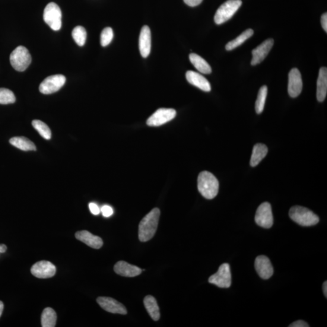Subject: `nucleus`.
I'll return each mask as SVG.
<instances>
[{
  "label": "nucleus",
  "instance_id": "obj_22",
  "mask_svg": "<svg viewBox=\"0 0 327 327\" xmlns=\"http://www.w3.org/2000/svg\"><path fill=\"white\" fill-rule=\"evenodd\" d=\"M144 307L147 310L152 319L157 321L160 318V309L158 306L157 301L151 295L145 296L144 300Z\"/></svg>",
  "mask_w": 327,
  "mask_h": 327
},
{
  "label": "nucleus",
  "instance_id": "obj_8",
  "mask_svg": "<svg viewBox=\"0 0 327 327\" xmlns=\"http://www.w3.org/2000/svg\"><path fill=\"white\" fill-rule=\"evenodd\" d=\"M66 81V77L63 75L49 76L41 82L39 90L41 93L45 95L55 93L65 85Z\"/></svg>",
  "mask_w": 327,
  "mask_h": 327
},
{
  "label": "nucleus",
  "instance_id": "obj_34",
  "mask_svg": "<svg viewBox=\"0 0 327 327\" xmlns=\"http://www.w3.org/2000/svg\"><path fill=\"white\" fill-rule=\"evenodd\" d=\"M289 327H309V325L308 324V323L303 320H297V321H295L292 323L290 325L288 326Z\"/></svg>",
  "mask_w": 327,
  "mask_h": 327
},
{
  "label": "nucleus",
  "instance_id": "obj_13",
  "mask_svg": "<svg viewBox=\"0 0 327 327\" xmlns=\"http://www.w3.org/2000/svg\"><path fill=\"white\" fill-rule=\"evenodd\" d=\"M97 301L100 306L106 312L121 314L128 313L125 306L112 298L99 297L97 298Z\"/></svg>",
  "mask_w": 327,
  "mask_h": 327
},
{
  "label": "nucleus",
  "instance_id": "obj_29",
  "mask_svg": "<svg viewBox=\"0 0 327 327\" xmlns=\"http://www.w3.org/2000/svg\"><path fill=\"white\" fill-rule=\"evenodd\" d=\"M72 36L78 46L84 45L86 41L87 33L83 27L80 26L75 27L72 31Z\"/></svg>",
  "mask_w": 327,
  "mask_h": 327
},
{
  "label": "nucleus",
  "instance_id": "obj_20",
  "mask_svg": "<svg viewBox=\"0 0 327 327\" xmlns=\"http://www.w3.org/2000/svg\"><path fill=\"white\" fill-rule=\"evenodd\" d=\"M327 94V69L321 68L319 70L317 81V99L319 102L324 101Z\"/></svg>",
  "mask_w": 327,
  "mask_h": 327
},
{
  "label": "nucleus",
  "instance_id": "obj_32",
  "mask_svg": "<svg viewBox=\"0 0 327 327\" xmlns=\"http://www.w3.org/2000/svg\"><path fill=\"white\" fill-rule=\"evenodd\" d=\"M101 212L102 213L104 217L108 218L111 217L113 214V211L112 207L109 205H104L101 209Z\"/></svg>",
  "mask_w": 327,
  "mask_h": 327
},
{
  "label": "nucleus",
  "instance_id": "obj_7",
  "mask_svg": "<svg viewBox=\"0 0 327 327\" xmlns=\"http://www.w3.org/2000/svg\"><path fill=\"white\" fill-rule=\"evenodd\" d=\"M209 282L220 288H229L231 284L230 265L227 263L222 264L218 272L209 278Z\"/></svg>",
  "mask_w": 327,
  "mask_h": 327
},
{
  "label": "nucleus",
  "instance_id": "obj_39",
  "mask_svg": "<svg viewBox=\"0 0 327 327\" xmlns=\"http://www.w3.org/2000/svg\"><path fill=\"white\" fill-rule=\"evenodd\" d=\"M3 309H4V304H3L2 301H0V317L2 316Z\"/></svg>",
  "mask_w": 327,
  "mask_h": 327
},
{
  "label": "nucleus",
  "instance_id": "obj_30",
  "mask_svg": "<svg viewBox=\"0 0 327 327\" xmlns=\"http://www.w3.org/2000/svg\"><path fill=\"white\" fill-rule=\"evenodd\" d=\"M15 95L11 91L5 88H0V104H9L15 102Z\"/></svg>",
  "mask_w": 327,
  "mask_h": 327
},
{
  "label": "nucleus",
  "instance_id": "obj_3",
  "mask_svg": "<svg viewBox=\"0 0 327 327\" xmlns=\"http://www.w3.org/2000/svg\"><path fill=\"white\" fill-rule=\"evenodd\" d=\"M290 218L295 223L303 227H310L319 223V218L310 210L302 206H294L289 212Z\"/></svg>",
  "mask_w": 327,
  "mask_h": 327
},
{
  "label": "nucleus",
  "instance_id": "obj_28",
  "mask_svg": "<svg viewBox=\"0 0 327 327\" xmlns=\"http://www.w3.org/2000/svg\"><path fill=\"white\" fill-rule=\"evenodd\" d=\"M267 92L268 88L266 85H263L260 88L255 104L256 112L258 114H261L264 109Z\"/></svg>",
  "mask_w": 327,
  "mask_h": 327
},
{
  "label": "nucleus",
  "instance_id": "obj_4",
  "mask_svg": "<svg viewBox=\"0 0 327 327\" xmlns=\"http://www.w3.org/2000/svg\"><path fill=\"white\" fill-rule=\"evenodd\" d=\"M242 5L241 0H228L223 3L216 12L214 20L216 24H222L229 20Z\"/></svg>",
  "mask_w": 327,
  "mask_h": 327
},
{
  "label": "nucleus",
  "instance_id": "obj_21",
  "mask_svg": "<svg viewBox=\"0 0 327 327\" xmlns=\"http://www.w3.org/2000/svg\"><path fill=\"white\" fill-rule=\"evenodd\" d=\"M268 153V148L265 144H256L254 145L252 157L250 160V166L256 167L264 158Z\"/></svg>",
  "mask_w": 327,
  "mask_h": 327
},
{
  "label": "nucleus",
  "instance_id": "obj_5",
  "mask_svg": "<svg viewBox=\"0 0 327 327\" xmlns=\"http://www.w3.org/2000/svg\"><path fill=\"white\" fill-rule=\"evenodd\" d=\"M32 57L29 52L23 46L17 47L10 55V62L14 69L18 72H23L31 65Z\"/></svg>",
  "mask_w": 327,
  "mask_h": 327
},
{
  "label": "nucleus",
  "instance_id": "obj_12",
  "mask_svg": "<svg viewBox=\"0 0 327 327\" xmlns=\"http://www.w3.org/2000/svg\"><path fill=\"white\" fill-rule=\"evenodd\" d=\"M303 90V80L301 74L296 68L291 69L288 75V94L292 98H296Z\"/></svg>",
  "mask_w": 327,
  "mask_h": 327
},
{
  "label": "nucleus",
  "instance_id": "obj_2",
  "mask_svg": "<svg viewBox=\"0 0 327 327\" xmlns=\"http://www.w3.org/2000/svg\"><path fill=\"white\" fill-rule=\"evenodd\" d=\"M198 189L199 193L205 198L214 199L217 196L219 192L218 180L209 171H202L198 176Z\"/></svg>",
  "mask_w": 327,
  "mask_h": 327
},
{
  "label": "nucleus",
  "instance_id": "obj_36",
  "mask_svg": "<svg viewBox=\"0 0 327 327\" xmlns=\"http://www.w3.org/2000/svg\"><path fill=\"white\" fill-rule=\"evenodd\" d=\"M321 24L323 30L327 33V14L325 13L321 17Z\"/></svg>",
  "mask_w": 327,
  "mask_h": 327
},
{
  "label": "nucleus",
  "instance_id": "obj_10",
  "mask_svg": "<svg viewBox=\"0 0 327 327\" xmlns=\"http://www.w3.org/2000/svg\"><path fill=\"white\" fill-rule=\"evenodd\" d=\"M176 110L173 109H158L147 121L148 126L158 127L170 122L176 116Z\"/></svg>",
  "mask_w": 327,
  "mask_h": 327
},
{
  "label": "nucleus",
  "instance_id": "obj_19",
  "mask_svg": "<svg viewBox=\"0 0 327 327\" xmlns=\"http://www.w3.org/2000/svg\"><path fill=\"white\" fill-rule=\"evenodd\" d=\"M186 79L190 84L203 91L210 92L211 91V85L207 79L198 73L192 71H187Z\"/></svg>",
  "mask_w": 327,
  "mask_h": 327
},
{
  "label": "nucleus",
  "instance_id": "obj_1",
  "mask_svg": "<svg viewBox=\"0 0 327 327\" xmlns=\"http://www.w3.org/2000/svg\"><path fill=\"white\" fill-rule=\"evenodd\" d=\"M160 211L158 208L152 209L146 215L139 224L138 237L141 242H147L153 237L156 233Z\"/></svg>",
  "mask_w": 327,
  "mask_h": 327
},
{
  "label": "nucleus",
  "instance_id": "obj_25",
  "mask_svg": "<svg viewBox=\"0 0 327 327\" xmlns=\"http://www.w3.org/2000/svg\"><path fill=\"white\" fill-rule=\"evenodd\" d=\"M56 314L52 308L47 307L41 314V326L43 327H54L56 323Z\"/></svg>",
  "mask_w": 327,
  "mask_h": 327
},
{
  "label": "nucleus",
  "instance_id": "obj_6",
  "mask_svg": "<svg viewBox=\"0 0 327 327\" xmlns=\"http://www.w3.org/2000/svg\"><path fill=\"white\" fill-rule=\"evenodd\" d=\"M61 9L55 3H50L44 9L43 19L45 23L53 31H59L62 27Z\"/></svg>",
  "mask_w": 327,
  "mask_h": 327
},
{
  "label": "nucleus",
  "instance_id": "obj_23",
  "mask_svg": "<svg viewBox=\"0 0 327 327\" xmlns=\"http://www.w3.org/2000/svg\"><path fill=\"white\" fill-rule=\"evenodd\" d=\"M189 59L192 64L199 72L204 74H211L212 71L211 66L201 56L196 53H190Z\"/></svg>",
  "mask_w": 327,
  "mask_h": 327
},
{
  "label": "nucleus",
  "instance_id": "obj_33",
  "mask_svg": "<svg viewBox=\"0 0 327 327\" xmlns=\"http://www.w3.org/2000/svg\"><path fill=\"white\" fill-rule=\"evenodd\" d=\"M88 207H90V211L92 214L95 215H98L100 214V213L101 212L100 209L96 204H95V203H90Z\"/></svg>",
  "mask_w": 327,
  "mask_h": 327
},
{
  "label": "nucleus",
  "instance_id": "obj_24",
  "mask_svg": "<svg viewBox=\"0 0 327 327\" xmlns=\"http://www.w3.org/2000/svg\"><path fill=\"white\" fill-rule=\"evenodd\" d=\"M9 142L21 151H35L37 150L36 146L34 142H32L27 138L23 136L12 138Z\"/></svg>",
  "mask_w": 327,
  "mask_h": 327
},
{
  "label": "nucleus",
  "instance_id": "obj_35",
  "mask_svg": "<svg viewBox=\"0 0 327 327\" xmlns=\"http://www.w3.org/2000/svg\"><path fill=\"white\" fill-rule=\"evenodd\" d=\"M202 1L203 0H184V3L190 7H195L201 4Z\"/></svg>",
  "mask_w": 327,
  "mask_h": 327
},
{
  "label": "nucleus",
  "instance_id": "obj_37",
  "mask_svg": "<svg viewBox=\"0 0 327 327\" xmlns=\"http://www.w3.org/2000/svg\"><path fill=\"white\" fill-rule=\"evenodd\" d=\"M7 250V246L5 244H0V253H5Z\"/></svg>",
  "mask_w": 327,
  "mask_h": 327
},
{
  "label": "nucleus",
  "instance_id": "obj_14",
  "mask_svg": "<svg viewBox=\"0 0 327 327\" xmlns=\"http://www.w3.org/2000/svg\"><path fill=\"white\" fill-rule=\"evenodd\" d=\"M274 44V40L270 39L263 41L256 49L252 50L253 58L251 65L256 66L260 64L268 55Z\"/></svg>",
  "mask_w": 327,
  "mask_h": 327
},
{
  "label": "nucleus",
  "instance_id": "obj_38",
  "mask_svg": "<svg viewBox=\"0 0 327 327\" xmlns=\"http://www.w3.org/2000/svg\"><path fill=\"white\" fill-rule=\"evenodd\" d=\"M323 291L325 298H327V282L325 281L323 284Z\"/></svg>",
  "mask_w": 327,
  "mask_h": 327
},
{
  "label": "nucleus",
  "instance_id": "obj_11",
  "mask_svg": "<svg viewBox=\"0 0 327 327\" xmlns=\"http://www.w3.org/2000/svg\"><path fill=\"white\" fill-rule=\"evenodd\" d=\"M31 274L36 278L46 279L53 277L56 274V266L47 261L38 262L32 266Z\"/></svg>",
  "mask_w": 327,
  "mask_h": 327
},
{
  "label": "nucleus",
  "instance_id": "obj_16",
  "mask_svg": "<svg viewBox=\"0 0 327 327\" xmlns=\"http://www.w3.org/2000/svg\"><path fill=\"white\" fill-rule=\"evenodd\" d=\"M151 32L147 26L142 27L139 39V49L143 58L150 55L151 50Z\"/></svg>",
  "mask_w": 327,
  "mask_h": 327
},
{
  "label": "nucleus",
  "instance_id": "obj_17",
  "mask_svg": "<svg viewBox=\"0 0 327 327\" xmlns=\"http://www.w3.org/2000/svg\"><path fill=\"white\" fill-rule=\"evenodd\" d=\"M114 271L116 274L125 277H135L141 274L142 270L137 266L130 264L123 261H118L114 266Z\"/></svg>",
  "mask_w": 327,
  "mask_h": 327
},
{
  "label": "nucleus",
  "instance_id": "obj_18",
  "mask_svg": "<svg viewBox=\"0 0 327 327\" xmlns=\"http://www.w3.org/2000/svg\"><path fill=\"white\" fill-rule=\"evenodd\" d=\"M75 237L91 248L100 249L103 245V241L100 237L94 235L86 230L77 231Z\"/></svg>",
  "mask_w": 327,
  "mask_h": 327
},
{
  "label": "nucleus",
  "instance_id": "obj_9",
  "mask_svg": "<svg viewBox=\"0 0 327 327\" xmlns=\"http://www.w3.org/2000/svg\"><path fill=\"white\" fill-rule=\"evenodd\" d=\"M255 222L259 226L270 228L274 224V217L271 204L267 202H263L257 209L255 215Z\"/></svg>",
  "mask_w": 327,
  "mask_h": 327
},
{
  "label": "nucleus",
  "instance_id": "obj_27",
  "mask_svg": "<svg viewBox=\"0 0 327 327\" xmlns=\"http://www.w3.org/2000/svg\"><path fill=\"white\" fill-rule=\"evenodd\" d=\"M33 126L43 138L47 139V140L51 138V131H50V128L46 124L41 122L40 120H36L33 121Z\"/></svg>",
  "mask_w": 327,
  "mask_h": 327
},
{
  "label": "nucleus",
  "instance_id": "obj_31",
  "mask_svg": "<svg viewBox=\"0 0 327 327\" xmlns=\"http://www.w3.org/2000/svg\"><path fill=\"white\" fill-rule=\"evenodd\" d=\"M113 38V32L111 27L104 28L101 34L100 43L101 46L106 47L112 42Z\"/></svg>",
  "mask_w": 327,
  "mask_h": 327
},
{
  "label": "nucleus",
  "instance_id": "obj_26",
  "mask_svg": "<svg viewBox=\"0 0 327 327\" xmlns=\"http://www.w3.org/2000/svg\"><path fill=\"white\" fill-rule=\"evenodd\" d=\"M254 31L252 28H249V29L244 31V33L238 36L236 39L228 43L226 46H225V49L228 50V51H230V50L236 49V47L241 46V44H243L246 40L250 39L251 37H252Z\"/></svg>",
  "mask_w": 327,
  "mask_h": 327
},
{
  "label": "nucleus",
  "instance_id": "obj_15",
  "mask_svg": "<svg viewBox=\"0 0 327 327\" xmlns=\"http://www.w3.org/2000/svg\"><path fill=\"white\" fill-rule=\"evenodd\" d=\"M255 266L257 273L263 279H269L274 275V268L268 257L263 255L257 257Z\"/></svg>",
  "mask_w": 327,
  "mask_h": 327
}]
</instances>
